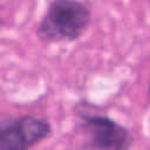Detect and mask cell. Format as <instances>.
<instances>
[{"label":"cell","mask_w":150,"mask_h":150,"mask_svg":"<svg viewBox=\"0 0 150 150\" xmlns=\"http://www.w3.org/2000/svg\"><path fill=\"white\" fill-rule=\"evenodd\" d=\"M77 124L84 135L83 150H130V130L104 112L75 110Z\"/></svg>","instance_id":"obj_2"},{"label":"cell","mask_w":150,"mask_h":150,"mask_svg":"<svg viewBox=\"0 0 150 150\" xmlns=\"http://www.w3.org/2000/svg\"><path fill=\"white\" fill-rule=\"evenodd\" d=\"M146 95H148V100L150 102V79H149V83H148V88H146Z\"/></svg>","instance_id":"obj_4"},{"label":"cell","mask_w":150,"mask_h":150,"mask_svg":"<svg viewBox=\"0 0 150 150\" xmlns=\"http://www.w3.org/2000/svg\"><path fill=\"white\" fill-rule=\"evenodd\" d=\"M91 8L83 0H52L39 20L35 35L45 45L75 42L88 30Z\"/></svg>","instance_id":"obj_1"},{"label":"cell","mask_w":150,"mask_h":150,"mask_svg":"<svg viewBox=\"0 0 150 150\" xmlns=\"http://www.w3.org/2000/svg\"><path fill=\"white\" fill-rule=\"evenodd\" d=\"M52 123L34 114L9 115L0 121V150H29L48 138Z\"/></svg>","instance_id":"obj_3"}]
</instances>
